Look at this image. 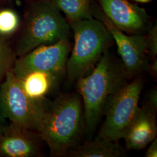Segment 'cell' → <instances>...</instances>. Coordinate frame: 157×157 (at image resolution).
Returning <instances> with one entry per match:
<instances>
[{
	"instance_id": "13",
	"label": "cell",
	"mask_w": 157,
	"mask_h": 157,
	"mask_svg": "<svg viewBox=\"0 0 157 157\" xmlns=\"http://www.w3.org/2000/svg\"><path fill=\"white\" fill-rule=\"evenodd\" d=\"M124 155V148L117 141L98 136L94 140L74 147L67 154L71 157H121Z\"/></svg>"
},
{
	"instance_id": "23",
	"label": "cell",
	"mask_w": 157,
	"mask_h": 157,
	"mask_svg": "<svg viewBox=\"0 0 157 157\" xmlns=\"http://www.w3.org/2000/svg\"><path fill=\"white\" fill-rule=\"evenodd\" d=\"M6 0H0V6L2 5L6 2Z\"/></svg>"
},
{
	"instance_id": "21",
	"label": "cell",
	"mask_w": 157,
	"mask_h": 157,
	"mask_svg": "<svg viewBox=\"0 0 157 157\" xmlns=\"http://www.w3.org/2000/svg\"><path fill=\"white\" fill-rule=\"evenodd\" d=\"M134 1L140 3H147L151 1L152 0H134Z\"/></svg>"
},
{
	"instance_id": "5",
	"label": "cell",
	"mask_w": 157,
	"mask_h": 157,
	"mask_svg": "<svg viewBox=\"0 0 157 157\" xmlns=\"http://www.w3.org/2000/svg\"><path fill=\"white\" fill-rule=\"evenodd\" d=\"M0 84V116L11 122L38 132L49 105L46 99L34 100L25 93L11 71Z\"/></svg>"
},
{
	"instance_id": "18",
	"label": "cell",
	"mask_w": 157,
	"mask_h": 157,
	"mask_svg": "<svg viewBox=\"0 0 157 157\" xmlns=\"http://www.w3.org/2000/svg\"><path fill=\"white\" fill-rule=\"evenodd\" d=\"M152 111L157 112V90L154 88L148 91L146 97V104L144 105Z\"/></svg>"
},
{
	"instance_id": "9",
	"label": "cell",
	"mask_w": 157,
	"mask_h": 157,
	"mask_svg": "<svg viewBox=\"0 0 157 157\" xmlns=\"http://www.w3.org/2000/svg\"><path fill=\"white\" fill-rule=\"evenodd\" d=\"M97 1L105 16L125 33L143 34L151 26L145 9L129 0Z\"/></svg>"
},
{
	"instance_id": "12",
	"label": "cell",
	"mask_w": 157,
	"mask_h": 157,
	"mask_svg": "<svg viewBox=\"0 0 157 157\" xmlns=\"http://www.w3.org/2000/svg\"><path fill=\"white\" fill-rule=\"evenodd\" d=\"M16 78L25 93L34 100L45 99V95L52 89L59 78L56 75L42 71H32Z\"/></svg>"
},
{
	"instance_id": "16",
	"label": "cell",
	"mask_w": 157,
	"mask_h": 157,
	"mask_svg": "<svg viewBox=\"0 0 157 157\" xmlns=\"http://www.w3.org/2000/svg\"><path fill=\"white\" fill-rule=\"evenodd\" d=\"M0 36V83L6 74L12 71L17 60V54L6 41Z\"/></svg>"
},
{
	"instance_id": "6",
	"label": "cell",
	"mask_w": 157,
	"mask_h": 157,
	"mask_svg": "<svg viewBox=\"0 0 157 157\" xmlns=\"http://www.w3.org/2000/svg\"><path fill=\"white\" fill-rule=\"evenodd\" d=\"M143 84V78L138 77L109 98L104 110L105 119L98 137L114 141L122 139L139 109V102Z\"/></svg>"
},
{
	"instance_id": "1",
	"label": "cell",
	"mask_w": 157,
	"mask_h": 157,
	"mask_svg": "<svg viewBox=\"0 0 157 157\" xmlns=\"http://www.w3.org/2000/svg\"><path fill=\"white\" fill-rule=\"evenodd\" d=\"M130 77L122 63L105 51L90 75L78 80L83 105L84 130L88 135L95 130L109 98L129 83Z\"/></svg>"
},
{
	"instance_id": "14",
	"label": "cell",
	"mask_w": 157,
	"mask_h": 157,
	"mask_svg": "<svg viewBox=\"0 0 157 157\" xmlns=\"http://www.w3.org/2000/svg\"><path fill=\"white\" fill-rule=\"evenodd\" d=\"M52 4L65 15L69 23L93 18L92 0H50Z\"/></svg>"
},
{
	"instance_id": "10",
	"label": "cell",
	"mask_w": 157,
	"mask_h": 157,
	"mask_svg": "<svg viewBox=\"0 0 157 157\" xmlns=\"http://www.w3.org/2000/svg\"><path fill=\"white\" fill-rule=\"evenodd\" d=\"M40 141L38 132L11 122L0 135V156L34 157L39 154Z\"/></svg>"
},
{
	"instance_id": "11",
	"label": "cell",
	"mask_w": 157,
	"mask_h": 157,
	"mask_svg": "<svg viewBox=\"0 0 157 157\" xmlns=\"http://www.w3.org/2000/svg\"><path fill=\"white\" fill-rule=\"evenodd\" d=\"M156 115L157 112L145 105L139 108L122 137L128 149H143L157 138Z\"/></svg>"
},
{
	"instance_id": "4",
	"label": "cell",
	"mask_w": 157,
	"mask_h": 157,
	"mask_svg": "<svg viewBox=\"0 0 157 157\" xmlns=\"http://www.w3.org/2000/svg\"><path fill=\"white\" fill-rule=\"evenodd\" d=\"M74 44L68 57L65 73L70 82L78 81L98 62L113 41L112 35L100 20L93 17L69 23Z\"/></svg>"
},
{
	"instance_id": "22",
	"label": "cell",
	"mask_w": 157,
	"mask_h": 157,
	"mask_svg": "<svg viewBox=\"0 0 157 157\" xmlns=\"http://www.w3.org/2000/svg\"><path fill=\"white\" fill-rule=\"evenodd\" d=\"M4 128V126L2 124V122H1V121H0V135L2 133V130H3Z\"/></svg>"
},
{
	"instance_id": "19",
	"label": "cell",
	"mask_w": 157,
	"mask_h": 157,
	"mask_svg": "<svg viewBox=\"0 0 157 157\" xmlns=\"http://www.w3.org/2000/svg\"><path fill=\"white\" fill-rule=\"evenodd\" d=\"M150 146L148 148L146 152V157H157V139H155L151 142Z\"/></svg>"
},
{
	"instance_id": "2",
	"label": "cell",
	"mask_w": 157,
	"mask_h": 157,
	"mask_svg": "<svg viewBox=\"0 0 157 157\" xmlns=\"http://www.w3.org/2000/svg\"><path fill=\"white\" fill-rule=\"evenodd\" d=\"M84 129L83 105L73 94H62L49 103L38 133L52 157H63L74 147Z\"/></svg>"
},
{
	"instance_id": "3",
	"label": "cell",
	"mask_w": 157,
	"mask_h": 157,
	"mask_svg": "<svg viewBox=\"0 0 157 157\" xmlns=\"http://www.w3.org/2000/svg\"><path fill=\"white\" fill-rule=\"evenodd\" d=\"M18 31L15 51L19 57L41 45L69 39L71 27L50 0H37L28 2Z\"/></svg>"
},
{
	"instance_id": "7",
	"label": "cell",
	"mask_w": 157,
	"mask_h": 157,
	"mask_svg": "<svg viewBox=\"0 0 157 157\" xmlns=\"http://www.w3.org/2000/svg\"><path fill=\"white\" fill-rule=\"evenodd\" d=\"M71 50L69 39L50 45H41L19 56L11 71L16 77L32 71H42L59 78L65 73Z\"/></svg>"
},
{
	"instance_id": "17",
	"label": "cell",
	"mask_w": 157,
	"mask_h": 157,
	"mask_svg": "<svg viewBox=\"0 0 157 157\" xmlns=\"http://www.w3.org/2000/svg\"><path fill=\"white\" fill-rule=\"evenodd\" d=\"M146 45L148 54L152 59L157 58V24L151 26L145 36Z\"/></svg>"
},
{
	"instance_id": "24",
	"label": "cell",
	"mask_w": 157,
	"mask_h": 157,
	"mask_svg": "<svg viewBox=\"0 0 157 157\" xmlns=\"http://www.w3.org/2000/svg\"><path fill=\"white\" fill-rule=\"evenodd\" d=\"M28 3L30 2H32V1H37V0H25Z\"/></svg>"
},
{
	"instance_id": "20",
	"label": "cell",
	"mask_w": 157,
	"mask_h": 157,
	"mask_svg": "<svg viewBox=\"0 0 157 157\" xmlns=\"http://www.w3.org/2000/svg\"><path fill=\"white\" fill-rule=\"evenodd\" d=\"M154 75H156L157 73V59H153V62L151 65H149V69Z\"/></svg>"
},
{
	"instance_id": "8",
	"label": "cell",
	"mask_w": 157,
	"mask_h": 157,
	"mask_svg": "<svg viewBox=\"0 0 157 157\" xmlns=\"http://www.w3.org/2000/svg\"><path fill=\"white\" fill-rule=\"evenodd\" d=\"M93 17L100 20L112 35L116 43L122 63L129 77L140 75L149 69L145 35L126 34L115 27L100 10L91 6Z\"/></svg>"
},
{
	"instance_id": "15",
	"label": "cell",
	"mask_w": 157,
	"mask_h": 157,
	"mask_svg": "<svg viewBox=\"0 0 157 157\" xmlns=\"http://www.w3.org/2000/svg\"><path fill=\"white\" fill-rule=\"evenodd\" d=\"M21 21L17 12L10 8L0 9V36L9 37L17 32Z\"/></svg>"
}]
</instances>
